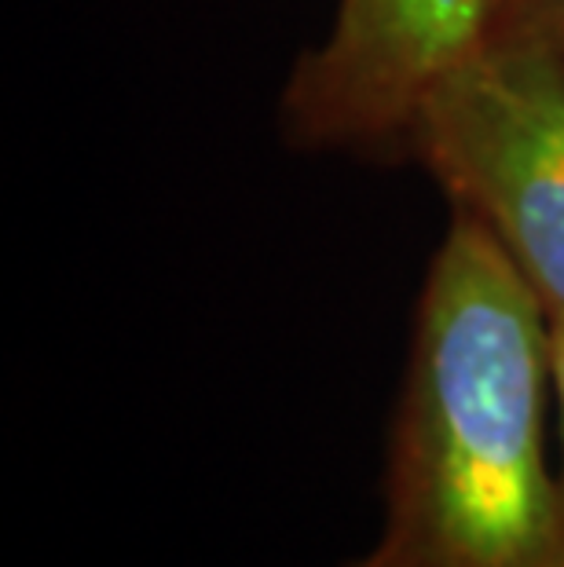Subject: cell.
Wrapping results in <instances>:
<instances>
[{"instance_id":"obj_2","label":"cell","mask_w":564,"mask_h":567,"mask_svg":"<svg viewBox=\"0 0 564 567\" xmlns=\"http://www.w3.org/2000/svg\"><path fill=\"white\" fill-rule=\"evenodd\" d=\"M564 322V52L480 44L425 95L411 151Z\"/></svg>"},{"instance_id":"obj_1","label":"cell","mask_w":564,"mask_h":567,"mask_svg":"<svg viewBox=\"0 0 564 567\" xmlns=\"http://www.w3.org/2000/svg\"><path fill=\"white\" fill-rule=\"evenodd\" d=\"M550 316L473 216L429 260L386 465V524L345 567H557Z\"/></svg>"},{"instance_id":"obj_4","label":"cell","mask_w":564,"mask_h":567,"mask_svg":"<svg viewBox=\"0 0 564 567\" xmlns=\"http://www.w3.org/2000/svg\"><path fill=\"white\" fill-rule=\"evenodd\" d=\"M484 44H535L564 52V0H491Z\"/></svg>"},{"instance_id":"obj_3","label":"cell","mask_w":564,"mask_h":567,"mask_svg":"<svg viewBox=\"0 0 564 567\" xmlns=\"http://www.w3.org/2000/svg\"><path fill=\"white\" fill-rule=\"evenodd\" d=\"M491 0H338L327 41L297 59L279 114L305 151L407 154L433 84L488 33Z\"/></svg>"},{"instance_id":"obj_5","label":"cell","mask_w":564,"mask_h":567,"mask_svg":"<svg viewBox=\"0 0 564 567\" xmlns=\"http://www.w3.org/2000/svg\"><path fill=\"white\" fill-rule=\"evenodd\" d=\"M550 355H554V400H557V425H561V465H557V484H561V560L564 567V322H550Z\"/></svg>"}]
</instances>
